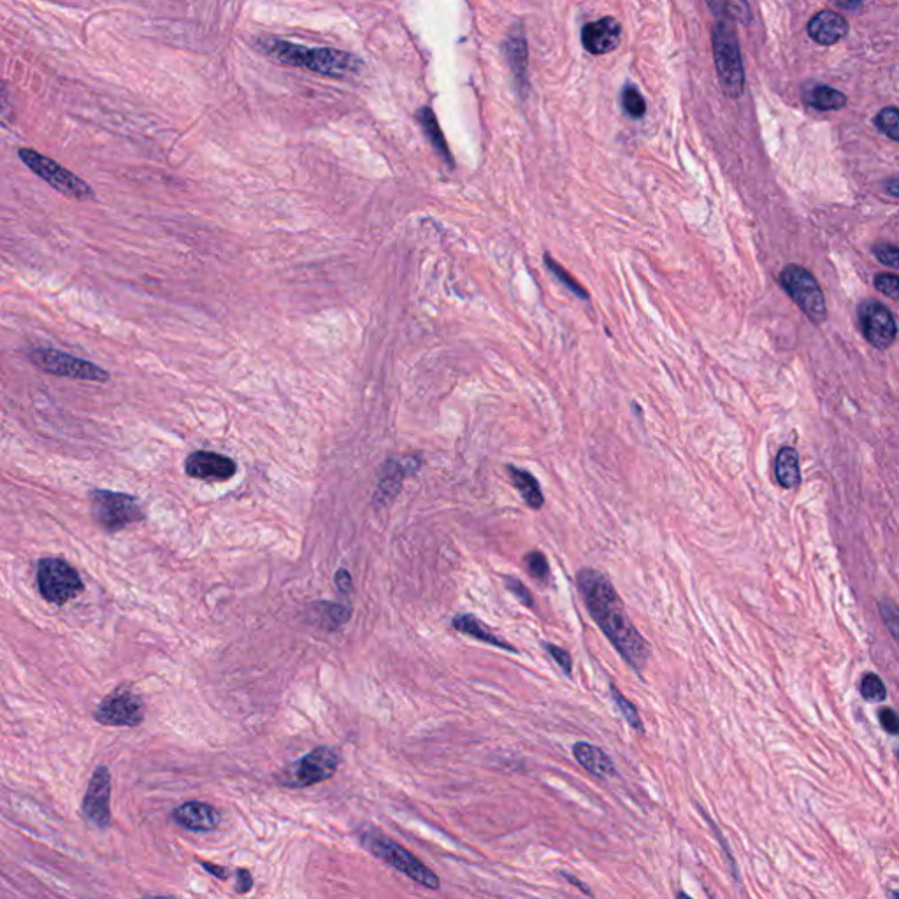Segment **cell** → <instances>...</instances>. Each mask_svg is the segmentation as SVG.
Wrapping results in <instances>:
<instances>
[{
	"instance_id": "obj_1",
	"label": "cell",
	"mask_w": 899,
	"mask_h": 899,
	"mask_svg": "<svg viewBox=\"0 0 899 899\" xmlns=\"http://www.w3.org/2000/svg\"><path fill=\"white\" fill-rule=\"evenodd\" d=\"M576 582L590 617L619 650L622 659L641 673L650 661V647L627 617L626 606L610 580L596 569L585 568L576 576Z\"/></svg>"
},
{
	"instance_id": "obj_2",
	"label": "cell",
	"mask_w": 899,
	"mask_h": 899,
	"mask_svg": "<svg viewBox=\"0 0 899 899\" xmlns=\"http://www.w3.org/2000/svg\"><path fill=\"white\" fill-rule=\"evenodd\" d=\"M262 46L271 57L283 64L303 67L331 78H345L348 74H355L362 65L359 58L352 53L334 48H310L304 44L290 43L281 39L262 41Z\"/></svg>"
},
{
	"instance_id": "obj_3",
	"label": "cell",
	"mask_w": 899,
	"mask_h": 899,
	"mask_svg": "<svg viewBox=\"0 0 899 899\" xmlns=\"http://www.w3.org/2000/svg\"><path fill=\"white\" fill-rule=\"evenodd\" d=\"M90 510L95 524L109 534L120 533L130 524L144 520V511L137 497L113 490H92Z\"/></svg>"
},
{
	"instance_id": "obj_4",
	"label": "cell",
	"mask_w": 899,
	"mask_h": 899,
	"mask_svg": "<svg viewBox=\"0 0 899 899\" xmlns=\"http://www.w3.org/2000/svg\"><path fill=\"white\" fill-rule=\"evenodd\" d=\"M360 840H362V845L378 859H382L383 863L396 868L397 871H401L406 877H410L411 880H415L424 887L438 889L439 878L438 875H434V871L429 870L424 863H420L417 857L411 856L410 852L403 849L401 845L380 835L376 829L364 831L360 835Z\"/></svg>"
},
{
	"instance_id": "obj_5",
	"label": "cell",
	"mask_w": 899,
	"mask_h": 899,
	"mask_svg": "<svg viewBox=\"0 0 899 899\" xmlns=\"http://www.w3.org/2000/svg\"><path fill=\"white\" fill-rule=\"evenodd\" d=\"M713 57L722 90L729 97L738 99L745 88V69L741 62L740 44L727 22H720L713 29Z\"/></svg>"
},
{
	"instance_id": "obj_6",
	"label": "cell",
	"mask_w": 899,
	"mask_h": 899,
	"mask_svg": "<svg viewBox=\"0 0 899 899\" xmlns=\"http://www.w3.org/2000/svg\"><path fill=\"white\" fill-rule=\"evenodd\" d=\"M36 580L39 594L51 605H65L85 590L80 573L57 557H44L39 561Z\"/></svg>"
},
{
	"instance_id": "obj_7",
	"label": "cell",
	"mask_w": 899,
	"mask_h": 899,
	"mask_svg": "<svg viewBox=\"0 0 899 899\" xmlns=\"http://www.w3.org/2000/svg\"><path fill=\"white\" fill-rule=\"evenodd\" d=\"M18 155L32 173L37 174L41 180L46 181L60 194H64L69 199H76V201H94L95 192L87 181H83L76 174L67 171L55 160L48 159L46 155H41L30 148H22Z\"/></svg>"
},
{
	"instance_id": "obj_8",
	"label": "cell",
	"mask_w": 899,
	"mask_h": 899,
	"mask_svg": "<svg viewBox=\"0 0 899 899\" xmlns=\"http://www.w3.org/2000/svg\"><path fill=\"white\" fill-rule=\"evenodd\" d=\"M30 362L44 373L55 374L62 378H72L81 382L106 383L111 374L95 366L94 362L74 357L69 353L53 350V348H37L30 353Z\"/></svg>"
},
{
	"instance_id": "obj_9",
	"label": "cell",
	"mask_w": 899,
	"mask_h": 899,
	"mask_svg": "<svg viewBox=\"0 0 899 899\" xmlns=\"http://www.w3.org/2000/svg\"><path fill=\"white\" fill-rule=\"evenodd\" d=\"M780 281H782L785 292L791 295L792 301L798 304L813 324H822L828 318V306H826L824 294H822L815 276L810 271H806L805 267L794 266V264L785 267L780 274Z\"/></svg>"
},
{
	"instance_id": "obj_10",
	"label": "cell",
	"mask_w": 899,
	"mask_h": 899,
	"mask_svg": "<svg viewBox=\"0 0 899 899\" xmlns=\"http://www.w3.org/2000/svg\"><path fill=\"white\" fill-rule=\"evenodd\" d=\"M94 719L102 726H139L144 720L143 698L129 685H120L95 708Z\"/></svg>"
},
{
	"instance_id": "obj_11",
	"label": "cell",
	"mask_w": 899,
	"mask_h": 899,
	"mask_svg": "<svg viewBox=\"0 0 899 899\" xmlns=\"http://www.w3.org/2000/svg\"><path fill=\"white\" fill-rule=\"evenodd\" d=\"M859 324L864 338L878 350L889 348L898 334L896 320L892 317L891 311L878 301H866L861 304Z\"/></svg>"
},
{
	"instance_id": "obj_12",
	"label": "cell",
	"mask_w": 899,
	"mask_h": 899,
	"mask_svg": "<svg viewBox=\"0 0 899 899\" xmlns=\"http://www.w3.org/2000/svg\"><path fill=\"white\" fill-rule=\"evenodd\" d=\"M339 766V757L334 750L327 747H318L311 750L308 756H304L299 763L292 768L288 775L287 784L297 787H310V785L325 782L336 773Z\"/></svg>"
},
{
	"instance_id": "obj_13",
	"label": "cell",
	"mask_w": 899,
	"mask_h": 899,
	"mask_svg": "<svg viewBox=\"0 0 899 899\" xmlns=\"http://www.w3.org/2000/svg\"><path fill=\"white\" fill-rule=\"evenodd\" d=\"M111 773L106 766H99L88 784L83 798V813L94 826L106 829L111 824Z\"/></svg>"
},
{
	"instance_id": "obj_14",
	"label": "cell",
	"mask_w": 899,
	"mask_h": 899,
	"mask_svg": "<svg viewBox=\"0 0 899 899\" xmlns=\"http://www.w3.org/2000/svg\"><path fill=\"white\" fill-rule=\"evenodd\" d=\"M236 469L238 466L231 457L206 450L188 455L185 461L187 475L202 482H227L236 475Z\"/></svg>"
},
{
	"instance_id": "obj_15",
	"label": "cell",
	"mask_w": 899,
	"mask_h": 899,
	"mask_svg": "<svg viewBox=\"0 0 899 899\" xmlns=\"http://www.w3.org/2000/svg\"><path fill=\"white\" fill-rule=\"evenodd\" d=\"M622 39V25L612 16L590 22L583 27V48L592 55H606L615 50Z\"/></svg>"
},
{
	"instance_id": "obj_16",
	"label": "cell",
	"mask_w": 899,
	"mask_h": 899,
	"mask_svg": "<svg viewBox=\"0 0 899 899\" xmlns=\"http://www.w3.org/2000/svg\"><path fill=\"white\" fill-rule=\"evenodd\" d=\"M173 817L181 828L197 831V833L213 831L220 824L218 810L208 803H199V801H188L185 805L178 806L174 810Z\"/></svg>"
},
{
	"instance_id": "obj_17",
	"label": "cell",
	"mask_w": 899,
	"mask_h": 899,
	"mask_svg": "<svg viewBox=\"0 0 899 899\" xmlns=\"http://www.w3.org/2000/svg\"><path fill=\"white\" fill-rule=\"evenodd\" d=\"M849 30V23L840 13L835 11H820L819 15L812 18V22L808 25V34L815 43L835 44L845 37Z\"/></svg>"
},
{
	"instance_id": "obj_18",
	"label": "cell",
	"mask_w": 899,
	"mask_h": 899,
	"mask_svg": "<svg viewBox=\"0 0 899 899\" xmlns=\"http://www.w3.org/2000/svg\"><path fill=\"white\" fill-rule=\"evenodd\" d=\"M573 754H575L576 761L596 777H615V773H617L615 764L612 763L608 754L590 743H576L573 747Z\"/></svg>"
},
{
	"instance_id": "obj_19",
	"label": "cell",
	"mask_w": 899,
	"mask_h": 899,
	"mask_svg": "<svg viewBox=\"0 0 899 899\" xmlns=\"http://www.w3.org/2000/svg\"><path fill=\"white\" fill-rule=\"evenodd\" d=\"M504 50H506V55H508V62H510L513 74H515L518 88H526L527 62H529V58H527V43L526 37H524V30L520 29V27H515V29L511 30L510 36H508L506 44H504Z\"/></svg>"
},
{
	"instance_id": "obj_20",
	"label": "cell",
	"mask_w": 899,
	"mask_h": 899,
	"mask_svg": "<svg viewBox=\"0 0 899 899\" xmlns=\"http://www.w3.org/2000/svg\"><path fill=\"white\" fill-rule=\"evenodd\" d=\"M415 469L417 468H406L404 462L401 461L385 462L382 475H380V487H378V492H376L374 499L378 503L383 504L387 503V501H392L397 496L399 489H401V482H403L404 476L408 475L406 471L413 473Z\"/></svg>"
},
{
	"instance_id": "obj_21",
	"label": "cell",
	"mask_w": 899,
	"mask_h": 899,
	"mask_svg": "<svg viewBox=\"0 0 899 899\" xmlns=\"http://www.w3.org/2000/svg\"><path fill=\"white\" fill-rule=\"evenodd\" d=\"M454 629L459 631V633L466 634V636L483 641L487 645H492V647L503 648V650H508V652H517V648L511 647L510 643H506L492 631H489L483 622L476 619L475 615H459V617H455Z\"/></svg>"
},
{
	"instance_id": "obj_22",
	"label": "cell",
	"mask_w": 899,
	"mask_h": 899,
	"mask_svg": "<svg viewBox=\"0 0 899 899\" xmlns=\"http://www.w3.org/2000/svg\"><path fill=\"white\" fill-rule=\"evenodd\" d=\"M775 478L784 489H796L801 485V468H799V455L791 446H785L777 455L775 461Z\"/></svg>"
},
{
	"instance_id": "obj_23",
	"label": "cell",
	"mask_w": 899,
	"mask_h": 899,
	"mask_svg": "<svg viewBox=\"0 0 899 899\" xmlns=\"http://www.w3.org/2000/svg\"><path fill=\"white\" fill-rule=\"evenodd\" d=\"M508 473H510L513 487L520 492V496L524 497L527 506L533 510H540L545 499H543V492H541L538 480L529 471L513 468V466H508Z\"/></svg>"
},
{
	"instance_id": "obj_24",
	"label": "cell",
	"mask_w": 899,
	"mask_h": 899,
	"mask_svg": "<svg viewBox=\"0 0 899 899\" xmlns=\"http://www.w3.org/2000/svg\"><path fill=\"white\" fill-rule=\"evenodd\" d=\"M806 104L819 111H836L847 104V97L835 88L826 85H813L805 90Z\"/></svg>"
},
{
	"instance_id": "obj_25",
	"label": "cell",
	"mask_w": 899,
	"mask_h": 899,
	"mask_svg": "<svg viewBox=\"0 0 899 899\" xmlns=\"http://www.w3.org/2000/svg\"><path fill=\"white\" fill-rule=\"evenodd\" d=\"M417 118L432 146L452 166V157H450V150H448V144H446L445 134L439 127L438 118L434 115V111L431 108H422L418 111Z\"/></svg>"
},
{
	"instance_id": "obj_26",
	"label": "cell",
	"mask_w": 899,
	"mask_h": 899,
	"mask_svg": "<svg viewBox=\"0 0 899 899\" xmlns=\"http://www.w3.org/2000/svg\"><path fill=\"white\" fill-rule=\"evenodd\" d=\"M317 612L320 615V622L327 629H338L350 619V610L336 603H318Z\"/></svg>"
},
{
	"instance_id": "obj_27",
	"label": "cell",
	"mask_w": 899,
	"mask_h": 899,
	"mask_svg": "<svg viewBox=\"0 0 899 899\" xmlns=\"http://www.w3.org/2000/svg\"><path fill=\"white\" fill-rule=\"evenodd\" d=\"M622 108L631 118H641L647 113V102L643 99V95L638 92V88L633 85H627L622 92Z\"/></svg>"
},
{
	"instance_id": "obj_28",
	"label": "cell",
	"mask_w": 899,
	"mask_h": 899,
	"mask_svg": "<svg viewBox=\"0 0 899 899\" xmlns=\"http://www.w3.org/2000/svg\"><path fill=\"white\" fill-rule=\"evenodd\" d=\"M861 696L866 701H870V703H882V701H885L887 689H885L882 678L875 675V673L864 675L863 682H861Z\"/></svg>"
},
{
	"instance_id": "obj_29",
	"label": "cell",
	"mask_w": 899,
	"mask_h": 899,
	"mask_svg": "<svg viewBox=\"0 0 899 899\" xmlns=\"http://www.w3.org/2000/svg\"><path fill=\"white\" fill-rule=\"evenodd\" d=\"M612 698L615 701V705L619 708L620 713L626 717L627 722H629V726H633L634 729H638V731H643V724H641L640 713L636 710V706L631 703V701H627L624 698V694L612 685Z\"/></svg>"
},
{
	"instance_id": "obj_30",
	"label": "cell",
	"mask_w": 899,
	"mask_h": 899,
	"mask_svg": "<svg viewBox=\"0 0 899 899\" xmlns=\"http://www.w3.org/2000/svg\"><path fill=\"white\" fill-rule=\"evenodd\" d=\"M877 127L892 141H899V113L896 108H885L878 113Z\"/></svg>"
},
{
	"instance_id": "obj_31",
	"label": "cell",
	"mask_w": 899,
	"mask_h": 899,
	"mask_svg": "<svg viewBox=\"0 0 899 899\" xmlns=\"http://www.w3.org/2000/svg\"><path fill=\"white\" fill-rule=\"evenodd\" d=\"M526 566L527 571H529V575L536 578V580H540V582H545L547 580L548 575H550V568H548V561L545 555L541 554V552H531V554L526 555Z\"/></svg>"
},
{
	"instance_id": "obj_32",
	"label": "cell",
	"mask_w": 899,
	"mask_h": 899,
	"mask_svg": "<svg viewBox=\"0 0 899 899\" xmlns=\"http://www.w3.org/2000/svg\"><path fill=\"white\" fill-rule=\"evenodd\" d=\"M875 288L880 294L887 295L891 299H898L899 295V278L896 274L882 273L877 274L875 278Z\"/></svg>"
},
{
	"instance_id": "obj_33",
	"label": "cell",
	"mask_w": 899,
	"mask_h": 899,
	"mask_svg": "<svg viewBox=\"0 0 899 899\" xmlns=\"http://www.w3.org/2000/svg\"><path fill=\"white\" fill-rule=\"evenodd\" d=\"M504 582H506V589L510 590L511 594L517 597L518 601H520L522 605L533 608V596H531V592H529V589H527L524 583L520 582V580H517V578H513V576H506V578H504Z\"/></svg>"
},
{
	"instance_id": "obj_34",
	"label": "cell",
	"mask_w": 899,
	"mask_h": 899,
	"mask_svg": "<svg viewBox=\"0 0 899 899\" xmlns=\"http://www.w3.org/2000/svg\"><path fill=\"white\" fill-rule=\"evenodd\" d=\"M15 120V108L8 94V88L0 81V127H9Z\"/></svg>"
},
{
	"instance_id": "obj_35",
	"label": "cell",
	"mask_w": 899,
	"mask_h": 899,
	"mask_svg": "<svg viewBox=\"0 0 899 899\" xmlns=\"http://www.w3.org/2000/svg\"><path fill=\"white\" fill-rule=\"evenodd\" d=\"M545 262H547L548 269L552 271V273L559 278V280L566 285V287L573 292V294L578 295V297H582V299H587V295H585V290L583 288L578 287V283H575L573 278H569L568 273L562 269L559 264H555L554 260L550 259V257H545Z\"/></svg>"
},
{
	"instance_id": "obj_36",
	"label": "cell",
	"mask_w": 899,
	"mask_h": 899,
	"mask_svg": "<svg viewBox=\"0 0 899 899\" xmlns=\"http://www.w3.org/2000/svg\"><path fill=\"white\" fill-rule=\"evenodd\" d=\"M873 253L884 266L894 267V269L899 266V250L896 246L880 243V245L873 246Z\"/></svg>"
},
{
	"instance_id": "obj_37",
	"label": "cell",
	"mask_w": 899,
	"mask_h": 899,
	"mask_svg": "<svg viewBox=\"0 0 899 899\" xmlns=\"http://www.w3.org/2000/svg\"><path fill=\"white\" fill-rule=\"evenodd\" d=\"M543 647H545L548 654L552 655V659L559 664V668H561L569 677V675H571V668H573L571 655H569L564 648L555 647V645H550V643H545Z\"/></svg>"
},
{
	"instance_id": "obj_38",
	"label": "cell",
	"mask_w": 899,
	"mask_h": 899,
	"mask_svg": "<svg viewBox=\"0 0 899 899\" xmlns=\"http://www.w3.org/2000/svg\"><path fill=\"white\" fill-rule=\"evenodd\" d=\"M880 612H882L885 626H889L892 636L898 638V610H896V606L892 605L891 601H882L880 603Z\"/></svg>"
},
{
	"instance_id": "obj_39",
	"label": "cell",
	"mask_w": 899,
	"mask_h": 899,
	"mask_svg": "<svg viewBox=\"0 0 899 899\" xmlns=\"http://www.w3.org/2000/svg\"><path fill=\"white\" fill-rule=\"evenodd\" d=\"M878 719H880V724L884 727L885 731L889 734H898L899 731V720L896 712L892 710V708H882L880 712H878Z\"/></svg>"
},
{
	"instance_id": "obj_40",
	"label": "cell",
	"mask_w": 899,
	"mask_h": 899,
	"mask_svg": "<svg viewBox=\"0 0 899 899\" xmlns=\"http://www.w3.org/2000/svg\"><path fill=\"white\" fill-rule=\"evenodd\" d=\"M336 587H338L339 592H343V594H350V592H352V576H350V573H348L346 569H339L338 573H336Z\"/></svg>"
},
{
	"instance_id": "obj_41",
	"label": "cell",
	"mask_w": 899,
	"mask_h": 899,
	"mask_svg": "<svg viewBox=\"0 0 899 899\" xmlns=\"http://www.w3.org/2000/svg\"><path fill=\"white\" fill-rule=\"evenodd\" d=\"M236 885H238L239 892L250 891V887H252V875H250V871L239 870L238 873H236Z\"/></svg>"
},
{
	"instance_id": "obj_42",
	"label": "cell",
	"mask_w": 899,
	"mask_h": 899,
	"mask_svg": "<svg viewBox=\"0 0 899 899\" xmlns=\"http://www.w3.org/2000/svg\"><path fill=\"white\" fill-rule=\"evenodd\" d=\"M202 866H204V868H206V870H208L209 873H213V875H215V877L222 878V880H225V878H227V873H225V868H218V866H215V864H209V863H202Z\"/></svg>"
},
{
	"instance_id": "obj_43",
	"label": "cell",
	"mask_w": 899,
	"mask_h": 899,
	"mask_svg": "<svg viewBox=\"0 0 899 899\" xmlns=\"http://www.w3.org/2000/svg\"><path fill=\"white\" fill-rule=\"evenodd\" d=\"M889 192H891L892 197H899L898 180L891 181V185H889Z\"/></svg>"
},
{
	"instance_id": "obj_44",
	"label": "cell",
	"mask_w": 899,
	"mask_h": 899,
	"mask_svg": "<svg viewBox=\"0 0 899 899\" xmlns=\"http://www.w3.org/2000/svg\"><path fill=\"white\" fill-rule=\"evenodd\" d=\"M678 899H692V898H689V896H687V894H684V892H680V894H678Z\"/></svg>"
},
{
	"instance_id": "obj_45",
	"label": "cell",
	"mask_w": 899,
	"mask_h": 899,
	"mask_svg": "<svg viewBox=\"0 0 899 899\" xmlns=\"http://www.w3.org/2000/svg\"><path fill=\"white\" fill-rule=\"evenodd\" d=\"M146 899H174V898H167V896H152V898H146Z\"/></svg>"
}]
</instances>
